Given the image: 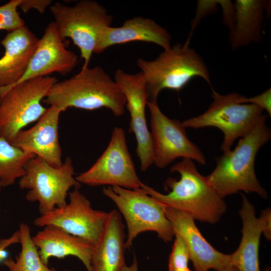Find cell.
I'll list each match as a JSON object with an SVG mask.
<instances>
[{"mask_svg":"<svg viewBox=\"0 0 271 271\" xmlns=\"http://www.w3.org/2000/svg\"><path fill=\"white\" fill-rule=\"evenodd\" d=\"M177 172L179 180L169 177L166 186L171 190L163 194L144 183L141 189L164 205L184 212L194 219L215 223L225 212L223 199L207 182L206 176L198 171L193 160L183 158L171 168Z\"/></svg>","mask_w":271,"mask_h":271,"instance_id":"1","label":"cell"},{"mask_svg":"<svg viewBox=\"0 0 271 271\" xmlns=\"http://www.w3.org/2000/svg\"><path fill=\"white\" fill-rule=\"evenodd\" d=\"M263 117L246 135L239 139L233 150L218 158L207 182L222 199L240 191L255 193L267 198L255 173L254 162L259 150L270 139L271 132Z\"/></svg>","mask_w":271,"mask_h":271,"instance_id":"2","label":"cell"},{"mask_svg":"<svg viewBox=\"0 0 271 271\" xmlns=\"http://www.w3.org/2000/svg\"><path fill=\"white\" fill-rule=\"evenodd\" d=\"M44 101L61 112L72 107L87 110L105 108L116 116L124 114L126 104L114 79L99 66L81 69L69 79L56 82Z\"/></svg>","mask_w":271,"mask_h":271,"instance_id":"3","label":"cell"},{"mask_svg":"<svg viewBox=\"0 0 271 271\" xmlns=\"http://www.w3.org/2000/svg\"><path fill=\"white\" fill-rule=\"evenodd\" d=\"M137 64L145 81L148 102H157L159 94L165 89L179 92L195 77L211 86L204 61L187 42L164 50L154 60L139 58Z\"/></svg>","mask_w":271,"mask_h":271,"instance_id":"4","label":"cell"},{"mask_svg":"<svg viewBox=\"0 0 271 271\" xmlns=\"http://www.w3.org/2000/svg\"><path fill=\"white\" fill-rule=\"evenodd\" d=\"M50 9L61 37L71 39L79 48L84 62L81 69L88 67L103 31L111 25L112 16L93 0H81L72 6L57 2Z\"/></svg>","mask_w":271,"mask_h":271,"instance_id":"5","label":"cell"},{"mask_svg":"<svg viewBox=\"0 0 271 271\" xmlns=\"http://www.w3.org/2000/svg\"><path fill=\"white\" fill-rule=\"evenodd\" d=\"M57 81L47 76L0 88V136L11 143L20 131L37 121L47 109L42 100Z\"/></svg>","mask_w":271,"mask_h":271,"instance_id":"6","label":"cell"},{"mask_svg":"<svg viewBox=\"0 0 271 271\" xmlns=\"http://www.w3.org/2000/svg\"><path fill=\"white\" fill-rule=\"evenodd\" d=\"M237 93L220 94L212 88L213 100L203 113L184 120L185 128L198 129L214 127L223 133L221 149L223 153L231 150L235 140L248 133L266 115L260 107L239 102Z\"/></svg>","mask_w":271,"mask_h":271,"instance_id":"7","label":"cell"},{"mask_svg":"<svg viewBox=\"0 0 271 271\" xmlns=\"http://www.w3.org/2000/svg\"><path fill=\"white\" fill-rule=\"evenodd\" d=\"M103 194L111 199L122 215L127 226L125 248H129L140 233L153 231L165 242L175 236L173 226L166 216L165 205L142 191L118 186L104 187Z\"/></svg>","mask_w":271,"mask_h":271,"instance_id":"8","label":"cell"},{"mask_svg":"<svg viewBox=\"0 0 271 271\" xmlns=\"http://www.w3.org/2000/svg\"><path fill=\"white\" fill-rule=\"evenodd\" d=\"M25 170L24 175L19 179V186L28 190L25 196L27 201L38 203L40 214L65 205L69 190L72 187L79 189L81 186L74 177V168L70 157L56 167L35 157L27 163Z\"/></svg>","mask_w":271,"mask_h":271,"instance_id":"9","label":"cell"},{"mask_svg":"<svg viewBox=\"0 0 271 271\" xmlns=\"http://www.w3.org/2000/svg\"><path fill=\"white\" fill-rule=\"evenodd\" d=\"M81 184L89 186L109 185L128 189L141 188L139 179L128 151L125 133L119 126L115 127L106 148L87 170L76 177Z\"/></svg>","mask_w":271,"mask_h":271,"instance_id":"10","label":"cell"},{"mask_svg":"<svg viewBox=\"0 0 271 271\" xmlns=\"http://www.w3.org/2000/svg\"><path fill=\"white\" fill-rule=\"evenodd\" d=\"M68 198L65 205L40 214L34 224L40 227L56 226L95 245L104 228L108 212L93 209L79 188L69 192Z\"/></svg>","mask_w":271,"mask_h":271,"instance_id":"11","label":"cell"},{"mask_svg":"<svg viewBox=\"0 0 271 271\" xmlns=\"http://www.w3.org/2000/svg\"><path fill=\"white\" fill-rule=\"evenodd\" d=\"M154 164L164 168L179 158L205 165L206 160L199 148L188 138L182 122L171 119L161 110L157 102H148Z\"/></svg>","mask_w":271,"mask_h":271,"instance_id":"12","label":"cell"},{"mask_svg":"<svg viewBox=\"0 0 271 271\" xmlns=\"http://www.w3.org/2000/svg\"><path fill=\"white\" fill-rule=\"evenodd\" d=\"M113 79L125 97V107L130 117L129 131L135 136L140 168L145 172L154 164V160L152 140L146 117L148 99L144 77L141 72L131 74L118 69Z\"/></svg>","mask_w":271,"mask_h":271,"instance_id":"13","label":"cell"},{"mask_svg":"<svg viewBox=\"0 0 271 271\" xmlns=\"http://www.w3.org/2000/svg\"><path fill=\"white\" fill-rule=\"evenodd\" d=\"M78 63L77 56L66 48L55 24L52 22L39 39L25 73L15 84L55 72L66 75L73 71Z\"/></svg>","mask_w":271,"mask_h":271,"instance_id":"14","label":"cell"},{"mask_svg":"<svg viewBox=\"0 0 271 271\" xmlns=\"http://www.w3.org/2000/svg\"><path fill=\"white\" fill-rule=\"evenodd\" d=\"M61 112L57 108L50 106L34 126L20 131L11 143L53 167L61 166L63 162L59 138Z\"/></svg>","mask_w":271,"mask_h":271,"instance_id":"15","label":"cell"},{"mask_svg":"<svg viewBox=\"0 0 271 271\" xmlns=\"http://www.w3.org/2000/svg\"><path fill=\"white\" fill-rule=\"evenodd\" d=\"M165 212L174 233L180 234L185 241L195 271H217L230 264V254L214 248L201 234L190 215L166 205Z\"/></svg>","mask_w":271,"mask_h":271,"instance_id":"16","label":"cell"},{"mask_svg":"<svg viewBox=\"0 0 271 271\" xmlns=\"http://www.w3.org/2000/svg\"><path fill=\"white\" fill-rule=\"evenodd\" d=\"M39 41L25 25L8 32L1 41L5 53L0 58V88L12 86L22 78Z\"/></svg>","mask_w":271,"mask_h":271,"instance_id":"17","label":"cell"},{"mask_svg":"<svg viewBox=\"0 0 271 271\" xmlns=\"http://www.w3.org/2000/svg\"><path fill=\"white\" fill-rule=\"evenodd\" d=\"M171 39L168 31L153 20L136 17L126 20L121 26L107 27L101 36L96 54L115 45L135 41L154 43L166 50L172 46Z\"/></svg>","mask_w":271,"mask_h":271,"instance_id":"18","label":"cell"},{"mask_svg":"<svg viewBox=\"0 0 271 271\" xmlns=\"http://www.w3.org/2000/svg\"><path fill=\"white\" fill-rule=\"evenodd\" d=\"M32 240L46 265L50 258L72 255L79 258L87 271H93L91 256L93 245L86 240L53 225L43 227L32 236Z\"/></svg>","mask_w":271,"mask_h":271,"instance_id":"19","label":"cell"},{"mask_svg":"<svg viewBox=\"0 0 271 271\" xmlns=\"http://www.w3.org/2000/svg\"><path fill=\"white\" fill-rule=\"evenodd\" d=\"M125 235L119 213L108 212L103 232L93 245L91 264L93 271H121L126 265L124 259Z\"/></svg>","mask_w":271,"mask_h":271,"instance_id":"20","label":"cell"},{"mask_svg":"<svg viewBox=\"0 0 271 271\" xmlns=\"http://www.w3.org/2000/svg\"><path fill=\"white\" fill-rule=\"evenodd\" d=\"M242 200L239 211L243 225L242 237L238 248L230 254V263L239 271H260L258 250L262 221L255 216L254 206L243 194Z\"/></svg>","mask_w":271,"mask_h":271,"instance_id":"21","label":"cell"},{"mask_svg":"<svg viewBox=\"0 0 271 271\" xmlns=\"http://www.w3.org/2000/svg\"><path fill=\"white\" fill-rule=\"evenodd\" d=\"M267 3L261 0H236L235 17L229 40L232 49L259 42Z\"/></svg>","mask_w":271,"mask_h":271,"instance_id":"22","label":"cell"},{"mask_svg":"<svg viewBox=\"0 0 271 271\" xmlns=\"http://www.w3.org/2000/svg\"><path fill=\"white\" fill-rule=\"evenodd\" d=\"M35 157L0 136V183L2 187L10 186L20 179L25 173L27 163Z\"/></svg>","mask_w":271,"mask_h":271,"instance_id":"23","label":"cell"},{"mask_svg":"<svg viewBox=\"0 0 271 271\" xmlns=\"http://www.w3.org/2000/svg\"><path fill=\"white\" fill-rule=\"evenodd\" d=\"M18 231L21 246L19 256L15 261L9 258L4 261L9 271H58L49 268L42 261L33 241L29 225L22 222Z\"/></svg>","mask_w":271,"mask_h":271,"instance_id":"24","label":"cell"},{"mask_svg":"<svg viewBox=\"0 0 271 271\" xmlns=\"http://www.w3.org/2000/svg\"><path fill=\"white\" fill-rule=\"evenodd\" d=\"M22 0H11L0 6V30L8 32L25 26L18 9Z\"/></svg>","mask_w":271,"mask_h":271,"instance_id":"25","label":"cell"},{"mask_svg":"<svg viewBox=\"0 0 271 271\" xmlns=\"http://www.w3.org/2000/svg\"><path fill=\"white\" fill-rule=\"evenodd\" d=\"M175 239L169 259V271L188 268L190 254L184 238L179 234H175Z\"/></svg>","mask_w":271,"mask_h":271,"instance_id":"26","label":"cell"},{"mask_svg":"<svg viewBox=\"0 0 271 271\" xmlns=\"http://www.w3.org/2000/svg\"><path fill=\"white\" fill-rule=\"evenodd\" d=\"M242 103H249L254 104L263 111L265 110L268 114L271 115V89L269 88L262 93L251 97H246L242 95L239 99Z\"/></svg>","mask_w":271,"mask_h":271,"instance_id":"27","label":"cell"},{"mask_svg":"<svg viewBox=\"0 0 271 271\" xmlns=\"http://www.w3.org/2000/svg\"><path fill=\"white\" fill-rule=\"evenodd\" d=\"M52 1L50 0H22L19 7L24 13L34 9L39 13L43 14Z\"/></svg>","mask_w":271,"mask_h":271,"instance_id":"28","label":"cell"},{"mask_svg":"<svg viewBox=\"0 0 271 271\" xmlns=\"http://www.w3.org/2000/svg\"><path fill=\"white\" fill-rule=\"evenodd\" d=\"M262 221L263 231L264 237L268 240L271 238V212L270 208L263 210L259 217Z\"/></svg>","mask_w":271,"mask_h":271,"instance_id":"29","label":"cell"},{"mask_svg":"<svg viewBox=\"0 0 271 271\" xmlns=\"http://www.w3.org/2000/svg\"><path fill=\"white\" fill-rule=\"evenodd\" d=\"M20 242L19 233L18 230L15 231L9 237L0 240V258L3 256L5 250L9 246Z\"/></svg>","mask_w":271,"mask_h":271,"instance_id":"30","label":"cell"},{"mask_svg":"<svg viewBox=\"0 0 271 271\" xmlns=\"http://www.w3.org/2000/svg\"><path fill=\"white\" fill-rule=\"evenodd\" d=\"M121 271H138V262L136 256L134 257L132 264L129 266L125 265Z\"/></svg>","mask_w":271,"mask_h":271,"instance_id":"31","label":"cell"},{"mask_svg":"<svg viewBox=\"0 0 271 271\" xmlns=\"http://www.w3.org/2000/svg\"><path fill=\"white\" fill-rule=\"evenodd\" d=\"M217 271H239L234 266L229 264Z\"/></svg>","mask_w":271,"mask_h":271,"instance_id":"32","label":"cell"},{"mask_svg":"<svg viewBox=\"0 0 271 271\" xmlns=\"http://www.w3.org/2000/svg\"><path fill=\"white\" fill-rule=\"evenodd\" d=\"M177 271H192L189 268L178 270Z\"/></svg>","mask_w":271,"mask_h":271,"instance_id":"33","label":"cell"},{"mask_svg":"<svg viewBox=\"0 0 271 271\" xmlns=\"http://www.w3.org/2000/svg\"><path fill=\"white\" fill-rule=\"evenodd\" d=\"M263 271H270V268H269L268 267H267V268H266L265 269H264L263 270Z\"/></svg>","mask_w":271,"mask_h":271,"instance_id":"34","label":"cell"},{"mask_svg":"<svg viewBox=\"0 0 271 271\" xmlns=\"http://www.w3.org/2000/svg\"><path fill=\"white\" fill-rule=\"evenodd\" d=\"M2 188H3V187H2V185H1V183H0V193H1V191H2Z\"/></svg>","mask_w":271,"mask_h":271,"instance_id":"35","label":"cell"},{"mask_svg":"<svg viewBox=\"0 0 271 271\" xmlns=\"http://www.w3.org/2000/svg\"><path fill=\"white\" fill-rule=\"evenodd\" d=\"M64 271H71V270H64Z\"/></svg>","mask_w":271,"mask_h":271,"instance_id":"36","label":"cell"}]
</instances>
